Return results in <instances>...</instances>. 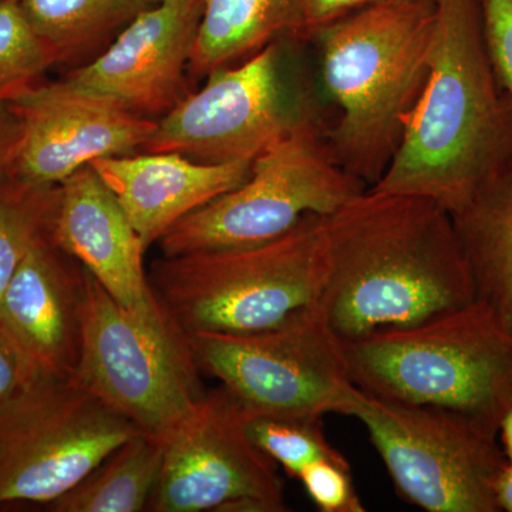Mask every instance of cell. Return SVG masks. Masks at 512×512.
Wrapping results in <instances>:
<instances>
[{
    "mask_svg": "<svg viewBox=\"0 0 512 512\" xmlns=\"http://www.w3.org/2000/svg\"><path fill=\"white\" fill-rule=\"evenodd\" d=\"M299 29L301 0H202L190 69L208 76Z\"/></svg>",
    "mask_w": 512,
    "mask_h": 512,
    "instance_id": "cell-19",
    "label": "cell"
},
{
    "mask_svg": "<svg viewBox=\"0 0 512 512\" xmlns=\"http://www.w3.org/2000/svg\"><path fill=\"white\" fill-rule=\"evenodd\" d=\"M163 456V440L136 434L47 507L53 512L147 511L160 478Z\"/></svg>",
    "mask_w": 512,
    "mask_h": 512,
    "instance_id": "cell-20",
    "label": "cell"
},
{
    "mask_svg": "<svg viewBox=\"0 0 512 512\" xmlns=\"http://www.w3.org/2000/svg\"><path fill=\"white\" fill-rule=\"evenodd\" d=\"M57 63L92 52L153 0H16Z\"/></svg>",
    "mask_w": 512,
    "mask_h": 512,
    "instance_id": "cell-21",
    "label": "cell"
},
{
    "mask_svg": "<svg viewBox=\"0 0 512 512\" xmlns=\"http://www.w3.org/2000/svg\"><path fill=\"white\" fill-rule=\"evenodd\" d=\"M498 434L501 436V448L508 463H512V407L504 414L498 427Z\"/></svg>",
    "mask_w": 512,
    "mask_h": 512,
    "instance_id": "cell-31",
    "label": "cell"
},
{
    "mask_svg": "<svg viewBox=\"0 0 512 512\" xmlns=\"http://www.w3.org/2000/svg\"><path fill=\"white\" fill-rule=\"evenodd\" d=\"M59 185H35L0 171V303L30 248L52 235Z\"/></svg>",
    "mask_w": 512,
    "mask_h": 512,
    "instance_id": "cell-22",
    "label": "cell"
},
{
    "mask_svg": "<svg viewBox=\"0 0 512 512\" xmlns=\"http://www.w3.org/2000/svg\"><path fill=\"white\" fill-rule=\"evenodd\" d=\"M143 433L76 376L30 383L0 409V505H50Z\"/></svg>",
    "mask_w": 512,
    "mask_h": 512,
    "instance_id": "cell-9",
    "label": "cell"
},
{
    "mask_svg": "<svg viewBox=\"0 0 512 512\" xmlns=\"http://www.w3.org/2000/svg\"><path fill=\"white\" fill-rule=\"evenodd\" d=\"M154 3L161 2V0H153Z\"/></svg>",
    "mask_w": 512,
    "mask_h": 512,
    "instance_id": "cell-33",
    "label": "cell"
},
{
    "mask_svg": "<svg viewBox=\"0 0 512 512\" xmlns=\"http://www.w3.org/2000/svg\"><path fill=\"white\" fill-rule=\"evenodd\" d=\"M188 335L201 372L220 380L247 413L322 420L350 416L359 399L343 342L320 306L264 332Z\"/></svg>",
    "mask_w": 512,
    "mask_h": 512,
    "instance_id": "cell-8",
    "label": "cell"
},
{
    "mask_svg": "<svg viewBox=\"0 0 512 512\" xmlns=\"http://www.w3.org/2000/svg\"><path fill=\"white\" fill-rule=\"evenodd\" d=\"M495 500L500 511L512 512V463H505L494 483Z\"/></svg>",
    "mask_w": 512,
    "mask_h": 512,
    "instance_id": "cell-30",
    "label": "cell"
},
{
    "mask_svg": "<svg viewBox=\"0 0 512 512\" xmlns=\"http://www.w3.org/2000/svg\"><path fill=\"white\" fill-rule=\"evenodd\" d=\"M350 417L366 427L406 503L429 512H500L494 483L507 458L497 434L454 413L362 390Z\"/></svg>",
    "mask_w": 512,
    "mask_h": 512,
    "instance_id": "cell-10",
    "label": "cell"
},
{
    "mask_svg": "<svg viewBox=\"0 0 512 512\" xmlns=\"http://www.w3.org/2000/svg\"><path fill=\"white\" fill-rule=\"evenodd\" d=\"M86 269L52 235L37 241L6 288L0 330L15 350L26 386L76 375Z\"/></svg>",
    "mask_w": 512,
    "mask_h": 512,
    "instance_id": "cell-15",
    "label": "cell"
},
{
    "mask_svg": "<svg viewBox=\"0 0 512 512\" xmlns=\"http://www.w3.org/2000/svg\"><path fill=\"white\" fill-rule=\"evenodd\" d=\"M245 429L256 447L284 468L289 477L299 478L318 460L348 463L326 439L322 420L284 419L245 412Z\"/></svg>",
    "mask_w": 512,
    "mask_h": 512,
    "instance_id": "cell-23",
    "label": "cell"
},
{
    "mask_svg": "<svg viewBox=\"0 0 512 512\" xmlns=\"http://www.w3.org/2000/svg\"><path fill=\"white\" fill-rule=\"evenodd\" d=\"M367 190L330 156L309 119L259 154L244 184L178 221L158 241L163 256L255 247L291 231L308 215L333 214Z\"/></svg>",
    "mask_w": 512,
    "mask_h": 512,
    "instance_id": "cell-7",
    "label": "cell"
},
{
    "mask_svg": "<svg viewBox=\"0 0 512 512\" xmlns=\"http://www.w3.org/2000/svg\"><path fill=\"white\" fill-rule=\"evenodd\" d=\"M376 0H301V35H315L330 23L365 8Z\"/></svg>",
    "mask_w": 512,
    "mask_h": 512,
    "instance_id": "cell-27",
    "label": "cell"
},
{
    "mask_svg": "<svg viewBox=\"0 0 512 512\" xmlns=\"http://www.w3.org/2000/svg\"><path fill=\"white\" fill-rule=\"evenodd\" d=\"M326 269L322 222L312 214L255 247L163 256L148 279L188 333L247 335L319 306Z\"/></svg>",
    "mask_w": 512,
    "mask_h": 512,
    "instance_id": "cell-5",
    "label": "cell"
},
{
    "mask_svg": "<svg viewBox=\"0 0 512 512\" xmlns=\"http://www.w3.org/2000/svg\"><path fill=\"white\" fill-rule=\"evenodd\" d=\"M190 335L151 292L117 302L86 271L76 376L137 429L165 440L205 396Z\"/></svg>",
    "mask_w": 512,
    "mask_h": 512,
    "instance_id": "cell-6",
    "label": "cell"
},
{
    "mask_svg": "<svg viewBox=\"0 0 512 512\" xmlns=\"http://www.w3.org/2000/svg\"><path fill=\"white\" fill-rule=\"evenodd\" d=\"M52 239L127 308L151 295L144 269L147 248L92 165L59 184Z\"/></svg>",
    "mask_w": 512,
    "mask_h": 512,
    "instance_id": "cell-16",
    "label": "cell"
},
{
    "mask_svg": "<svg viewBox=\"0 0 512 512\" xmlns=\"http://www.w3.org/2000/svg\"><path fill=\"white\" fill-rule=\"evenodd\" d=\"M25 386V375L18 355L0 330V409Z\"/></svg>",
    "mask_w": 512,
    "mask_h": 512,
    "instance_id": "cell-28",
    "label": "cell"
},
{
    "mask_svg": "<svg viewBox=\"0 0 512 512\" xmlns=\"http://www.w3.org/2000/svg\"><path fill=\"white\" fill-rule=\"evenodd\" d=\"M252 163L204 164L175 153H137L90 165L148 249L188 214L244 184Z\"/></svg>",
    "mask_w": 512,
    "mask_h": 512,
    "instance_id": "cell-17",
    "label": "cell"
},
{
    "mask_svg": "<svg viewBox=\"0 0 512 512\" xmlns=\"http://www.w3.org/2000/svg\"><path fill=\"white\" fill-rule=\"evenodd\" d=\"M22 140V119L10 104H0V171L8 170L18 157Z\"/></svg>",
    "mask_w": 512,
    "mask_h": 512,
    "instance_id": "cell-29",
    "label": "cell"
},
{
    "mask_svg": "<svg viewBox=\"0 0 512 512\" xmlns=\"http://www.w3.org/2000/svg\"><path fill=\"white\" fill-rule=\"evenodd\" d=\"M376 2H390V0H376Z\"/></svg>",
    "mask_w": 512,
    "mask_h": 512,
    "instance_id": "cell-32",
    "label": "cell"
},
{
    "mask_svg": "<svg viewBox=\"0 0 512 512\" xmlns=\"http://www.w3.org/2000/svg\"><path fill=\"white\" fill-rule=\"evenodd\" d=\"M320 222L328 269L319 306L342 342L476 301L453 218L436 202L367 188Z\"/></svg>",
    "mask_w": 512,
    "mask_h": 512,
    "instance_id": "cell-1",
    "label": "cell"
},
{
    "mask_svg": "<svg viewBox=\"0 0 512 512\" xmlns=\"http://www.w3.org/2000/svg\"><path fill=\"white\" fill-rule=\"evenodd\" d=\"M430 70L372 190L456 214L512 165V101L488 55L478 0H436Z\"/></svg>",
    "mask_w": 512,
    "mask_h": 512,
    "instance_id": "cell-2",
    "label": "cell"
},
{
    "mask_svg": "<svg viewBox=\"0 0 512 512\" xmlns=\"http://www.w3.org/2000/svg\"><path fill=\"white\" fill-rule=\"evenodd\" d=\"M451 218L470 266L476 301L512 333V165Z\"/></svg>",
    "mask_w": 512,
    "mask_h": 512,
    "instance_id": "cell-18",
    "label": "cell"
},
{
    "mask_svg": "<svg viewBox=\"0 0 512 512\" xmlns=\"http://www.w3.org/2000/svg\"><path fill=\"white\" fill-rule=\"evenodd\" d=\"M313 504L322 512H363L352 480L349 463L318 460L309 464L298 478Z\"/></svg>",
    "mask_w": 512,
    "mask_h": 512,
    "instance_id": "cell-25",
    "label": "cell"
},
{
    "mask_svg": "<svg viewBox=\"0 0 512 512\" xmlns=\"http://www.w3.org/2000/svg\"><path fill=\"white\" fill-rule=\"evenodd\" d=\"M57 64L52 50L30 28L16 0H0V104L39 84Z\"/></svg>",
    "mask_w": 512,
    "mask_h": 512,
    "instance_id": "cell-24",
    "label": "cell"
},
{
    "mask_svg": "<svg viewBox=\"0 0 512 512\" xmlns=\"http://www.w3.org/2000/svg\"><path fill=\"white\" fill-rule=\"evenodd\" d=\"M9 104L22 119L23 140L8 171L35 185H59L101 158L137 154L157 126L59 82L39 83Z\"/></svg>",
    "mask_w": 512,
    "mask_h": 512,
    "instance_id": "cell-14",
    "label": "cell"
},
{
    "mask_svg": "<svg viewBox=\"0 0 512 512\" xmlns=\"http://www.w3.org/2000/svg\"><path fill=\"white\" fill-rule=\"evenodd\" d=\"M147 511L284 512V481L245 429V413L220 386L164 440Z\"/></svg>",
    "mask_w": 512,
    "mask_h": 512,
    "instance_id": "cell-11",
    "label": "cell"
},
{
    "mask_svg": "<svg viewBox=\"0 0 512 512\" xmlns=\"http://www.w3.org/2000/svg\"><path fill=\"white\" fill-rule=\"evenodd\" d=\"M488 55L512 101V0H478Z\"/></svg>",
    "mask_w": 512,
    "mask_h": 512,
    "instance_id": "cell-26",
    "label": "cell"
},
{
    "mask_svg": "<svg viewBox=\"0 0 512 512\" xmlns=\"http://www.w3.org/2000/svg\"><path fill=\"white\" fill-rule=\"evenodd\" d=\"M436 0L375 2L320 29L323 80L340 117L328 136L335 163L373 187L430 70Z\"/></svg>",
    "mask_w": 512,
    "mask_h": 512,
    "instance_id": "cell-3",
    "label": "cell"
},
{
    "mask_svg": "<svg viewBox=\"0 0 512 512\" xmlns=\"http://www.w3.org/2000/svg\"><path fill=\"white\" fill-rule=\"evenodd\" d=\"M202 0H161L141 10L99 57L59 80L64 89L153 119L185 94ZM156 120V119H153Z\"/></svg>",
    "mask_w": 512,
    "mask_h": 512,
    "instance_id": "cell-13",
    "label": "cell"
},
{
    "mask_svg": "<svg viewBox=\"0 0 512 512\" xmlns=\"http://www.w3.org/2000/svg\"><path fill=\"white\" fill-rule=\"evenodd\" d=\"M286 110L275 43L237 67L208 74L157 120L143 153H175L204 164L255 160L298 123Z\"/></svg>",
    "mask_w": 512,
    "mask_h": 512,
    "instance_id": "cell-12",
    "label": "cell"
},
{
    "mask_svg": "<svg viewBox=\"0 0 512 512\" xmlns=\"http://www.w3.org/2000/svg\"><path fill=\"white\" fill-rule=\"evenodd\" d=\"M343 350L350 379L370 396L454 413L497 436L512 407V333L480 301Z\"/></svg>",
    "mask_w": 512,
    "mask_h": 512,
    "instance_id": "cell-4",
    "label": "cell"
}]
</instances>
